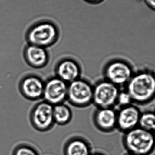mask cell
I'll return each instance as SVG.
<instances>
[{
    "label": "cell",
    "mask_w": 155,
    "mask_h": 155,
    "mask_svg": "<svg viewBox=\"0 0 155 155\" xmlns=\"http://www.w3.org/2000/svg\"><path fill=\"white\" fill-rule=\"evenodd\" d=\"M124 88L130 94L134 104H149L155 100V70L148 67L135 70Z\"/></svg>",
    "instance_id": "1"
},
{
    "label": "cell",
    "mask_w": 155,
    "mask_h": 155,
    "mask_svg": "<svg viewBox=\"0 0 155 155\" xmlns=\"http://www.w3.org/2000/svg\"><path fill=\"white\" fill-rule=\"evenodd\" d=\"M123 134L122 143L127 153L152 155L155 152V138L152 132L138 126Z\"/></svg>",
    "instance_id": "2"
},
{
    "label": "cell",
    "mask_w": 155,
    "mask_h": 155,
    "mask_svg": "<svg viewBox=\"0 0 155 155\" xmlns=\"http://www.w3.org/2000/svg\"><path fill=\"white\" fill-rule=\"evenodd\" d=\"M59 27L53 22L43 20L31 26L27 32L26 38L29 44L47 48L53 45L59 40Z\"/></svg>",
    "instance_id": "3"
},
{
    "label": "cell",
    "mask_w": 155,
    "mask_h": 155,
    "mask_svg": "<svg viewBox=\"0 0 155 155\" xmlns=\"http://www.w3.org/2000/svg\"><path fill=\"white\" fill-rule=\"evenodd\" d=\"M135 70L132 64L125 59L115 58L108 62L103 69L104 79L119 88H124Z\"/></svg>",
    "instance_id": "4"
},
{
    "label": "cell",
    "mask_w": 155,
    "mask_h": 155,
    "mask_svg": "<svg viewBox=\"0 0 155 155\" xmlns=\"http://www.w3.org/2000/svg\"><path fill=\"white\" fill-rule=\"evenodd\" d=\"M94 85L87 79L78 78L68 84L67 101L78 108H85L93 104Z\"/></svg>",
    "instance_id": "5"
},
{
    "label": "cell",
    "mask_w": 155,
    "mask_h": 155,
    "mask_svg": "<svg viewBox=\"0 0 155 155\" xmlns=\"http://www.w3.org/2000/svg\"><path fill=\"white\" fill-rule=\"evenodd\" d=\"M121 88L105 79L94 85L93 104L98 108L114 107Z\"/></svg>",
    "instance_id": "6"
},
{
    "label": "cell",
    "mask_w": 155,
    "mask_h": 155,
    "mask_svg": "<svg viewBox=\"0 0 155 155\" xmlns=\"http://www.w3.org/2000/svg\"><path fill=\"white\" fill-rule=\"evenodd\" d=\"M53 106L45 101L36 103L30 114V121L34 128L38 132H48L54 126Z\"/></svg>",
    "instance_id": "7"
},
{
    "label": "cell",
    "mask_w": 155,
    "mask_h": 155,
    "mask_svg": "<svg viewBox=\"0 0 155 155\" xmlns=\"http://www.w3.org/2000/svg\"><path fill=\"white\" fill-rule=\"evenodd\" d=\"M68 83L54 76L45 82L42 99L54 106L67 101Z\"/></svg>",
    "instance_id": "8"
},
{
    "label": "cell",
    "mask_w": 155,
    "mask_h": 155,
    "mask_svg": "<svg viewBox=\"0 0 155 155\" xmlns=\"http://www.w3.org/2000/svg\"><path fill=\"white\" fill-rule=\"evenodd\" d=\"M45 82V81L37 75L28 74L23 76L19 82V92L27 100L39 101L42 99Z\"/></svg>",
    "instance_id": "9"
},
{
    "label": "cell",
    "mask_w": 155,
    "mask_h": 155,
    "mask_svg": "<svg viewBox=\"0 0 155 155\" xmlns=\"http://www.w3.org/2000/svg\"><path fill=\"white\" fill-rule=\"evenodd\" d=\"M142 111L139 106L132 104L117 110V129L123 133L138 126Z\"/></svg>",
    "instance_id": "10"
},
{
    "label": "cell",
    "mask_w": 155,
    "mask_h": 155,
    "mask_svg": "<svg viewBox=\"0 0 155 155\" xmlns=\"http://www.w3.org/2000/svg\"><path fill=\"white\" fill-rule=\"evenodd\" d=\"M117 110L114 107L98 108L94 112L93 122L100 132L110 133L117 129Z\"/></svg>",
    "instance_id": "11"
},
{
    "label": "cell",
    "mask_w": 155,
    "mask_h": 155,
    "mask_svg": "<svg viewBox=\"0 0 155 155\" xmlns=\"http://www.w3.org/2000/svg\"><path fill=\"white\" fill-rule=\"evenodd\" d=\"M55 75L67 83L81 77L82 68L79 63L73 58H63L55 66Z\"/></svg>",
    "instance_id": "12"
},
{
    "label": "cell",
    "mask_w": 155,
    "mask_h": 155,
    "mask_svg": "<svg viewBox=\"0 0 155 155\" xmlns=\"http://www.w3.org/2000/svg\"><path fill=\"white\" fill-rule=\"evenodd\" d=\"M25 59L31 67L41 69L47 65L50 61V54L46 48L29 44L24 51Z\"/></svg>",
    "instance_id": "13"
},
{
    "label": "cell",
    "mask_w": 155,
    "mask_h": 155,
    "mask_svg": "<svg viewBox=\"0 0 155 155\" xmlns=\"http://www.w3.org/2000/svg\"><path fill=\"white\" fill-rule=\"evenodd\" d=\"M64 155H90L92 153L91 146L83 137L75 136L69 139L63 149Z\"/></svg>",
    "instance_id": "14"
},
{
    "label": "cell",
    "mask_w": 155,
    "mask_h": 155,
    "mask_svg": "<svg viewBox=\"0 0 155 155\" xmlns=\"http://www.w3.org/2000/svg\"><path fill=\"white\" fill-rule=\"evenodd\" d=\"M53 116L55 124L65 126L72 120V111L64 103L59 104L54 106Z\"/></svg>",
    "instance_id": "15"
},
{
    "label": "cell",
    "mask_w": 155,
    "mask_h": 155,
    "mask_svg": "<svg viewBox=\"0 0 155 155\" xmlns=\"http://www.w3.org/2000/svg\"><path fill=\"white\" fill-rule=\"evenodd\" d=\"M138 126L153 133L155 130V111H147L142 112Z\"/></svg>",
    "instance_id": "16"
},
{
    "label": "cell",
    "mask_w": 155,
    "mask_h": 155,
    "mask_svg": "<svg viewBox=\"0 0 155 155\" xmlns=\"http://www.w3.org/2000/svg\"><path fill=\"white\" fill-rule=\"evenodd\" d=\"M132 104L133 101L130 94L124 88H121L117 96L116 106H117L118 109Z\"/></svg>",
    "instance_id": "17"
},
{
    "label": "cell",
    "mask_w": 155,
    "mask_h": 155,
    "mask_svg": "<svg viewBox=\"0 0 155 155\" xmlns=\"http://www.w3.org/2000/svg\"><path fill=\"white\" fill-rule=\"evenodd\" d=\"M14 155H39L33 147L28 144L18 145L14 151Z\"/></svg>",
    "instance_id": "18"
},
{
    "label": "cell",
    "mask_w": 155,
    "mask_h": 155,
    "mask_svg": "<svg viewBox=\"0 0 155 155\" xmlns=\"http://www.w3.org/2000/svg\"><path fill=\"white\" fill-rule=\"evenodd\" d=\"M144 1L148 7L155 11V0H144Z\"/></svg>",
    "instance_id": "19"
},
{
    "label": "cell",
    "mask_w": 155,
    "mask_h": 155,
    "mask_svg": "<svg viewBox=\"0 0 155 155\" xmlns=\"http://www.w3.org/2000/svg\"><path fill=\"white\" fill-rule=\"evenodd\" d=\"M84 1L89 3L97 4L101 3L104 0H84Z\"/></svg>",
    "instance_id": "20"
},
{
    "label": "cell",
    "mask_w": 155,
    "mask_h": 155,
    "mask_svg": "<svg viewBox=\"0 0 155 155\" xmlns=\"http://www.w3.org/2000/svg\"><path fill=\"white\" fill-rule=\"evenodd\" d=\"M90 155H106L103 153H99V152H96V153H92Z\"/></svg>",
    "instance_id": "21"
},
{
    "label": "cell",
    "mask_w": 155,
    "mask_h": 155,
    "mask_svg": "<svg viewBox=\"0 0 155 155\" xmlns=\"http://www.w3.org/2000/svg\"><path fill=\"white\" fill-rule=\"evenodd\" d=\"M124 155H137L136 154H134L130 153H127L125 154Z\"/></svg>",
    "instance_id": "22"
},
{
    "label": "cell",
    "mask_w": 155,
    "mask_h": 155,
    "mask_svg": "<svg viewBox=\"0 0 155 155\" xmlns=\"http://www.w3.org/2000/svg\"><path fill=\"white\" fill-rule=\"evenodd\" d=\"M153 133L154 136L155 138V130L153 132Z\"/></svg>",
    "instance_id": "23"
},
{
    "label": "cell",
    "mask_w": 155,
    "mask_h": 155,
    "mask_svg": "<svg viewBox=\"0 0 155 155\" xmlns=\"http://www.w3.org/2000/svg\"><path fill=\"white\" fill-rule=\"evenodd\" d=\"M154 111H155V109H154Z\"/></svg>",
    "instance_id": "24"
}]
</instances>
